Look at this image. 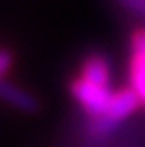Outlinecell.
<instances>
[{
  "label": "cell",
  "instance_id": "277c9868",
  "mask_svg": "<svg viewBox=\"0 0 145 147\" xmlns=\"http://www.w3.org/2000/svg\"><path fill=\"white\" fill-rule=\"evenodd\" d=\"M79 78H83L85 81L94 83V85L109 87V83H111V68H109L107 59L104 55H100V53H92V55L85 57V61L81 62Z\"/></svg>",
  "mask_w": 145,
  "mask_h": 147
},
{
  "label": "cell",
  "instance_id": "5b68a950",
  "mask_svg": "<svg viewBox=\"0 0 145 147\" xmlns=\"http://www.w3.org/2000/svg\"><path fill=\"white\" fill-rule=\"evenodd\" d=\"M0 100H4L6 104L13 106L15 109L26 111V113H36L40 109L36 96H32L28 91L17 87L11 81H6V79L0 81Z\"/></svg>",
  "mask_w": 145,
  "mask_h": 147
},
{
  "label": "cell",
  "instance_id": "3957f363",
  "mask_svg": "<svg viewBox=\"0 0 145 147\" xmlns=\"http://www.w3.org/2000/svg\"><path fill=\"white\" fill-rule=\"evenodd\" d=\"M130 89L145 104V28H138L130 38Z\"/></svg>",
  "mask_w": 145,
  "mask_h": 147
},
{
  "label": "cell",
  "instance_id": "6da1fadb",
  "mask_svg": "<svg viewBox=\"0 0 145 147\" xmlns=\"http://www.w3.org/2000/svg\"><path fill=\"white\" fill-rule=\"evenodd\" d=\"M140 104L141 100L134 92V89L115 91L104 115L89 117V123H87V140H89V143L92 147L104 145L109 140L111 132L119 126V123H123L128 115H132Z\"/></svg>",
  "mask_w": 145,
  "mask_h": 147
},
{
  "label": "cell",
  "instance_id": "8992f818",
  "mask_svg": "<svg viewBox=\"0 0 145 147\" xmlns=\"http://www.w3.org/2000/svg\"><path fill=\"white\" fill-rule=\"evenodd\" d=\"M13 55L9 49H0V81L4 79V76L8 74V70L11 68Z\"/></svg>",
  "mask_w": 145,
  "mask_h": 147
},
{
  "label": "cell",
  "instance_id": "7a4b0ae2",
  "mask_svg": "<svg viewBox=\"0 0 145 147\" xmlns=\"http://www.w3.org/2000/svg\"><path fill=\"white\" fill-rule=\"evenodd\" d=\"M70 92H72L74 100L85 109V113L89 117L104 115L111 98H113V91L109 87L94 85L90 81H85L83 78L74 79L72 85H70Z\"/></svg>",
  "mask_w": 145,
  "mask_h": 147
}]
</instances>
